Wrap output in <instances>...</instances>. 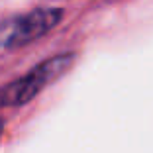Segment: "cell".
<instances>
[{"mask_svg":"<svg viewBox=\"0 0 153 153\" xmlns=\"http://www.w3.org/2000/svg\"><path fill=\"white\" fill-rule=\"evenodd\" d=\"M63 18L59 8H37L0 22V47H20L45 36Z\"/></svg>","mask_w":153,"mask_h":153,"instance_id":"obj_2","label":"cell"},{"mask_svg":"<svg viewBox=\"0 0 153 153\" xmlns=\"http://www.w3.org/2000/svg\"><path fill=\"white\" fill-rule=\"evenodd\" d=\"M73 53H63L43 61L41 65L33 67L32 71L24 75L22 79L10 82L8 86L0 90V104L2 106H22L36 98L41 90L53 81H57L69 67L73 65Z\"/></svg>","mask_w":153,"mask_h":153,"instance_id":"obj_1","label":"cell"},{"mask_svg":"<svg viewBox=\"0 0 153 153\" xmlns=\"http://www.w3.org/2000/svg\"><path fill=\"white\" fill-rule=\"evenodd\" d=\"M0 134H2V122H0Z\"/></svg>","mask_w":153,"mask_h":153,"instance_id":"obj_3","label":"cell"}]
</instances>
